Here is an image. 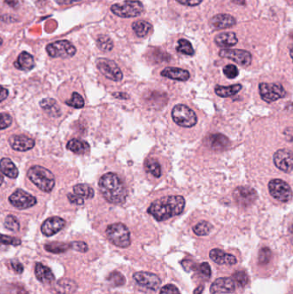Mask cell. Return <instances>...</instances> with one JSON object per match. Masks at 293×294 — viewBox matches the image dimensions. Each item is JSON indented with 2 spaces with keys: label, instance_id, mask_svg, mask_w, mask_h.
<instances>
[{
  "label": "cell",
  "instance_id": "3957f363",
  "mask_svg": "<svg viewBox=\"0 0 293 294\" xmlns=\"http://www.w3.org/2000/svg\"><path fill=\"white\" fill-rule=\"evenodd\" d=\"M27 176L32 183L44 192L49 193L55 186L53 174L45 167L35 165L28 170Z\"/></svg>",
  "mask_w": 293,
  "mask_h": 294
},
{
  "label": "cell",
  "instance_id": "4316f807",
  "mask_svg": "<svg viewBox=\"0 0 293 294\" xmlns=\"http://www.w3.org/2000/svg\"><path fill=\"white\" fill-rule=\"evenodd\" d=\"M66 147L68 150H71L72 152L79 155H84V154L88 153L90 149L89 143L84 141H81L79 139H73L69 141V142L66 145Z\"/></svg>",
  "mask_w": 293,
  "mask_h": 294
},
{
  "label": "cell",
  "instance_id": "ee69618b",
  "mask_svg": "<svg viewBox=\"0 0 293 294\" xmlns=\"http://www.w3.org/2000/svg\"><path fill=\"white\" fill-rule=\"evenodd\" d=\"M1 241L3 245H13V246H19L22 244V241L17 238L10 237V236H1Z\"/></svg>",
  "mask_w": 293,
  "mask_h": 294
},
{
  "label": "cell",
  "instance_id": "1f68e13d",
  "mask_svg": "<svg viewBox=\"0 0 293 294\" xmlns=\"http://www.w3.org/2000/svg\"><path fill=\"white\" fill-rule=\"evenodd\" d=\"M132 30L138 37H145L152 30V25L144 20H139L132 23Z\"/></svg>",
  "mask_w": 293,
  "mask_h": 294
},
{
  "label": "cell",
  "instance_id": "db71d44e",
  "mask_svg": "<svg viewBox=\"0 0 293 294\" xmlns=\"http://www.w3.org/2000/svg\"><path fill=\"white\" fill-rule=\"evenodd\" d=\"M113 97L120 99V100H128L130 97L128 94L124 93V92H116V93H113Z\"/></svg>",
  "mask_w": 293,
  "mask_h": 294
},
{
  "label": "cell",
  "instance_id": "d4e9b609",
  "mask_svg": "<svg viewBox=\"0 0 293 294\" xmlns=\"http://www.w3.org/2000/svg\"><path fill=\"white\" fill-rule=\"evenodd\" d=\"M16 68L21 71H30L35 66V60L33 56L29 52H23L17 58V61L14 63Z\"/></svg>",
  "mask_w": 293,
  "mask_h": 294
},
{
  "label": "cell",
  "instance_id": "ffe728a7",
  "mask_svg": "<svg viewBox=\"0 0 293 294\" xmlns=\"http://www.w3.org/2000/svg\"><path fill=\"white\" fill-rule=\"evenodd\" d=\"M236 289V283L234 280L231 278H218L212 283L211 287V293L215 294H231Z\"/></svg>",
  "mask_w": 293,
  "mask_h": 294
},
{
  "label": "cell",
  "instance_id": "9a60e30c",
  "mask_svg": "<svg viewBox=\"0 0 293 294\" xmlns=\"http://www.w3.org/2000/svg\"><path fill=\"white\" fill-rule=\"evenodd\" d=\"M133 279L142 287L153 291L158 290L161 286V280L158 275L149 272H138L133 275Z\"/></svg>",
  "mask_w": 293,
  "mask_h": 294
},
{
  "label": "cell",
  "instance_id": "8d00e7d4",
  "mask_svg": "<svg viewBox=\"0 0 293 294\" xmlns=\"http://www.w3.org/2000/svg\"><path fill=\"white\" fill-rule=\"evenodd\" d=\"M66 104L74 108H82L84 106V101L78 92H73L72 98L66 101Z\"/></svg>",
  "mask_w": 293,
  "mask_h": 294
},
{
  "label": "cell",
  "instance_id": "277c9868",
  "mask_svg": "<svg viewBox=\"0 0 293 294\" xmlns=\"http://www.w3.org/2000/svg\"><path fill=\"white\" fill-rule=\"evenodd\" d=\"M106 235L109 241L119 248H126L131 245V233L127 226L122 223H116L108 226Z\"/></svg>",
  "mask_w": 293,
  "mask_h": 294
},
{
  "label": "cell",
  "instance_id": "484cf974",
  "mask_svg": "<svg viewBox=\"0 0 293 294\" xmlns=\"http://www.w3.org/2000/svg\"><path fill=\"white\" fill-rule=\"evenodd\" d=\"M78 285L69 279H62L54 285V290L59 294H73L76 291Z\"/></svg>",
  "mask_w": 293,
  "mask_h": 294
},
{
  "label": "cell",
  "instance_id": "603a6c76",
  "mask_svg": "<svg viewBox=\"0 0 293 294\" xmlns=\"http://www.w3.org/2000/svg\"><path fill=\"white\" fill-rule=\"evenodd\" d=\"M161 75L177 81H187L190 78V73L187 70L177 67H167L164 69L161 72Z\"/></svg>",
  "mask_w": 293,
  "mask_h": 294
},
{
  "label": "cell",
  "instance_id": "d6986e66",
  "mask_svg": "<svg viewBox=\"0 0 293 294\" xmlns=\"http://www.w3.org/2000/svg\"><path fill=\"white\" fill-rule=\"evenodd\" d=\"M237 21L233 16L228 14H218L211 18L209 24L215 30H225L235 26Z\"/></svg>",
  "mask_w": 293,
  "mask_h": 294
},
{
  "label": "cell",
  "instance_id": "681fc988",
  "mask_svg": "<svg viewBox=\"0 0 293 294\" xmlns=\"http://www.w3.org/2000/svg\"><path fill=\"white\" fill-rule=\"evenodd\" d=\"M200 272L202 275H204L207 278L211 277V270L210 268V265L208 264V262H203L200 265L199 267Z\"/></svg>",
  "mask_w": 293,
  "mask_h": 294
},
{
  "label": "cell",
  "instance_id": "f546056e",
  "mask_svg": "<svg viewBox=\"0 0 293 294\" xmlns=\"http://www.w3.org/2000/svg\"><path fill=\"white\" fill-rule=\"evenodd\" d=\"M69 248H72V244L62 242H52L45 245L46 251L53 254H62L67 251Z\"/></svg>",
  "mask_w": 293,
  "mask_h": 294
},
{
  "label": "cell",
  "instance_id": "ba28073f",
  "mask_svg": "<svg viewBox=\"0 0 293 294\" xmlns=\"http://www.w3.org/2000/svg\"><path fill=\"white\" fill-rule=\"evenodd\" d=\"M76 48L69 41L62 40L50 43L46 46V52L52 58H72L76 53Z\"/></svg>",
  "mask_w": 293,
  "mask_h": 294
},
{
  "label": "cell",
  "instance_id": "e0dca14e",
  "mask_svg": "<svg viewBox=\"0 0 293 294\" xmlns=\"http://www.w3.org/2000/svg\"><path fill=\"white\" fill-rule=\"evenodd\" d=\"M206 145L214 151H223L230 146V140L222 134H212L208 135L205 140Z\"/></svg>",
  "mask_w": 293,
  "mask_h": 294
},
{
  "label": "cell",
  "instance_id": "7c38bea8",
  "mask_svg": "<svg viewBox=\"0 0 293 294\" xmlns=\"http://www.w3.org/2000/svg\"><path fill=\"white\" fill-rule=\"evenodd\" d=\"M219 56L224 59H231L241 66L247 67L252 63L251 52L241 49H224L219 52Z\"/></svg>",
  "mask_w": 293,
  "mask_h": 294
},
{
  "label": "cell",
  "instance_id": "b9f144b4",
  "mask_svg": "<svg viewBox=\"0 0 293 294\" xmlns=\"http://www.w3.org/2000/svg\"><path fill=\"white\" fill-rule=\"evenodd\" d=\"M272 257V252L268 248H263L260 249L259 254V262L260 264H267L270 261Z\"/></svg>",
  "mask_w": 293,
  "mask_h": 294
},
{
  "label": "cell",
  "instance_id": "f6af8a7d",
  "mask_svg": "<svg viewBox=\"0 0 293 294\" xmlns=\"http://www.w3.org/2000/svg\"><path fill=\"white\" fill-rule=\"evenodd\" d=\"M40 106L45 110H50L52 108H56L57 103L53 98H46L40 102Z\"/></svg>",
  "mask_w": 293,
  "mask_h": 294
},
{
  "label": "cell",
  "instance_id": "7a4b0ae2",
  "mask_svg": "<svg viewBox=\"0 0 293 294\" xmlns=\"http://www.w3.org/2000/svg\"><path fill=\"white\" fill-rule=\"evenodd\" d=\"M99 189L103 198L114 205H121L127 198V190L115 173H107L99 180Z\"/></svg>",
  "mask_w": 293,
  "mask_h": 294
},
{
  "label": "cell",
  "instance_id": "2e32d148",
  "mask_svg": "<svg viewBox=\"0 0 293 294\" xmlns=\"http://www.w3.org/2000/svg\"><path fill=\"white\" fill-rule=\"evenodd\" d=\"M65 226H66L65 219L59 217H52L46 219V221L43 223L41 226V231L44 235L51 237L60 232Z\"/></svg>",
  "mask_w": 293,
  "mask_h": 294
},
{
  "label": "cell",
  "instance_id": "60d3db41",
  "mask_svg": "<svg viewBox=\"0 0 293 294\" xmlns=\"http://www.w3.org/2000/svg\"><path fill=\"white\" fill-rule=\"evenodd\" d=\"M223 72H224V75L226 76L228 79H236L238 76V73H239L238 69L234 65H228L224 66Z\"/></svg>",
  "mask_w": 293,
  "mask_h": 294
},
{
  "label": "cell",
  "instance_id": "7bdbcfd3",
  "mask_svg": "<svg viewBox=\"0 0 293 294\" xmlns=\"http://www.w3.org/2000/svg\"><path fill=\"white\" fill-rule=\"evenodd\" d=\"M12 123V117L10 114L7 113H1L0 115V127L1 129L3 130L5 128H9Z\"/></svg>",
  "mask_w": 293,
  "mask_h": 294
},
{
  "label": "cell",
  "instance_id": "cb8c5ba5",
  "mask_svg": "<svg viewBox=\"0 0 293 294\" xmlns=\"http://www.w3.org/2000/svg\"><path fill=\"white\" fill-rule=\"evenodd\" d=\"M215 43L221 48H231L238 42L236 34L233 32H224L215 36Z\"/></svg>",
  "mask_w": 293,
  "mask_h": 294
},
{
  "label": "cell",
  "instance_id": "680465c9",
  "mask_svg": "<svg viewBox=\"0 0 293 294\" xmlns=\"http://www.w3.org/2000/svg\"><path fill=\"white\" fill-rule=\"evenodd\" d=\"M233 3L236 4H240V5H244L245 4V0H231Z\"/></svg>",
  "mask_w": 293,
  "mask_h": 294
},
{
  "label": "cell",
  "instance_id": "44dd1931",
  "mask_svg": "<svg viewBox=\"0 0 293 294\" xmlns=\"http://www.w3.org/2000/svg\"><path fill=\"white\" fill-rule=\"evenodd\" d=\"M35 275L37 280L43 284H51L55 281L53 271L48 267L39 262L35 266Z\"/></svg>",
  "mask_w": 293,
  "mask_h": 294
},
{
  "label": "cell",
  "instance_id": "6125c7cd",
  "mask_svg": "<svg viewBox=\"0 0 293 294\" xmlns=\"http://www.w3.org/2000/svg\"><path fill=\"white\" fill-rule=\"evenodd\" d=\"M290 231H291V232H293V226H291Z\"/></svg>",
  "mask_w": 293,
  "mask_h": 294
},
{
  "label": "cell",
  "instance_id": "f5cc1de1",
  "mask_svg": "<svg viewBox=\"0 0 293 294\" xmlns=\"http://www.w3.org/2000/svg\"><path fill=\"white\" fill-rule=\"evenodd\" d=\"M284 136L288 141H293V128H288L284 131Z\"/></svg>",
  "mask_w": 293,
  "mask_h": 294
},
{
  "label": "cell",
  "instance_id": "6f0895ef",
  "mask_svg": "<svg viewBox=\"0 0 293 294\" xmlns=\"http://www.w3.org/2000/svg\"><path fill=\"white\" fill-rule=\"evenodd\" d=\"M5 3L10 5L12 8H17L18 5V1L17 0H5Z\"/></svg>",
  "mask_w": 293,
  "mask_h": 294
},
{
  "label": "cell",
  "instance_id": "8fae6325",
  "mask_svg": "<svg viewBox=\"0 0 293 294\" xmlns=\"http://www.w3.org/2000/svg\"><path fill=\"white\" fill-rule=\"evenodd\" d=\"M96 65L102 75L112 81H122L123 78L121 69L113 60L108 59H98L96 60Z\"/></svg>",
  "mask_w": 293,
  "mask_h": 294
},
{
  "label": "cell",
  "instance_id": "d590c367",
  "mask_svg": "<svg viewBox=\"0 0 293 294\" xmlns=\"http://www.w3.org/2000/svg\"><path fill=\"white\" fill-rule=\"evenodd\" d=\"M96 44H97L98 49L102 52H110V51H112L113 48H114L112 40L107 36H99L97 41H96Z\"/></svg>",
  "mask_w": 293,
  "mask_h": 294
},
{
  "label": "cell",
  "instance_id": "30bf717a",
  "mask_svg": "<svg viewBox=\"0 0 293 294\" xmlns=\"http://www.w3.org/2000/svg\"><path fill=\"white\" fill-rule=\"evenodd\" d=\"M233 198L238 206L249 207L253 205L257 198L256 190L248 186L237 187L233 191Z\"/></svg>",
  "mask_w": 293,
  "mask_h": 294
},
{
  "label": "cell",
  "instance_id": "f1b7e54d",
  "mask_svg": "<svg viewBox=\"0 0 293 294\" xmlns=\"http://www.w3.org/2000/svg\"><path fill=\"white\" fill-rule=\"evenodd\" d=\"M242 90V85L240 84L229 85V86H222L217 85L215 87V93L220 98H229L237 94V92Z\"/></svg>",
  "mask_w": 293,
  "mask_h": 294
},
{
  "label": "cell",
  "instance_id": "52a82bcc",
  "mask_svg": "<svg viewBox=\"0 0 293 294\" xmlns=\"http://www.w3.org/2000/svg\"><path fill=\"white\" fill-rule=\"evenodd\" d=\"M268 190L272 197L280 202H289L293 199V190L284 180L278 178L271 180L268 183Z\"/></svg>",
  "mask_w": 293,
  "mask_h": 294
},
{
  "label": "cell",
  "instance_id": "7402d4cb",
  "mask_svg": "<svg viewBox=\"0 0 293 294\" xmlns=\"http://www.w3.org/2000/svg\"><path fill=\"white\" fill-rule=\"evenodd\" d=\"M210 258L212 261L219 265H235L237 263V258L235 257L234 255H231V254H227L223 250L214 248L210 252Z\"/></svg>",
  "mask_w": 293,
  "mask_h": 294
},
{
  "label": "cell",
  "instance_id": "ab89813d",
  "mask_svg": "<svg viewBox=\"0 0 293 294\" xmlns=\"http://www.w3.org/2000/svg\"><path fill=\"white\" fill-rule=\"evenodd\" d=\"M233 279H234L235 283H237V286L240 288H244L249 282L248 275L243 271L236 272L233 275Z\"/></svg>",
  "mask_w": 293,
  "mask_h": 294
},
{
  "label": "cell",
  "instance_id": "74e56055",
  "mask_svg": "<svg viewBox=\"0 0 293 294\" xmlns=\"http://www.w3.org/2000/svg\"><path fill=\"white\" fill-rule=\"evenodd\" d=\"M4 226L11 232H18L20 229L19 221L15 216L8 215L4 220Z\"/></svg>",
  "mask_w": 293,
  "mask_h": 294
},
{
  "label": "cell",
  "instance_id": "7dc6e473",
  "mask_svg": "<svg viewBox=\"0 0 293 294\" xmlns=\"http://www.w3.org/2000/svg\"><path fill=\"white\" fill-rule=\"evenodd\" d=\"M67 198L69 199L70 202L73 204V205H77V206H82L84 204V199L82 198L81 196H79L77 194L70 193L67 195Z\"/></svg>",
  "mask_w": 293,
  "mask_h": 294
},
{
  "label": "cell",
  "instance_id": "d6a6232c",
  "mask_svg": "<svg viewBox=\"0 0 293 294\" xmlns=\"http://www.w3.org/2000/svg\"><path fill=\"white\" fill-rule=\"evenodd\" d=\"M145 168L146 171L152 174L153 177H159L161 176V166L155 158H150L145 161Z\"/></svg>",
  "mask_w": 293,
  "mask_h": 294
},
{
  "label": "cell",
  "instance_id": "5b68a950",
  "mask_svg": "<svg viewBox=\"0 0 293 294\" xmlns=\"http://www.w3.org/2000/svg\"><path fill=\"white\" fill-rule=\"evenodd\" d=\"M110 10L116 16L131 18L140 16L144 12V6L138 0H126L122 3L114 4Z\"/></svg>",
  "mask_w": 293,
  "mask_h": 294
},
{
  "label": "cell",
  "instance_id": "6da1fadb",
  "mask_svg": "<svg viewBox=\"0 0 293 294\" xmlns=\"http://www.w3.org/2000/svg\"><path fill=\"white\" fill-rule=\"evenodd\" d=\"M186 201L181 196H168L157 199L149 206L148 213L157 221H165L180 215L184 211Z\"/></svg>",
  "mask_w": 293,
  "mask_h": 294
},
{
  "label": "cell",
  "instance_id": "11a10c76",
  "mask_svg": "<svg viewBox=\"0 0 293 294\" xmlns=\"http://www.w3.org/2000/svg\"><path fill=\"white\" fill-rule=\"evenodd\" d=\"M57 3H59L60 5H69V4H73V3H78L82 0H55Z\"/></svg>",
  "mask_w": 293,
  "mask_h": 294
},
{
  "label": "cell",
  "instance_id": "8992f818",
  "mask_svg": "<svg viewBox=\"0 0 293 294\" xmlns=\"http://www.w3.org/2000/svg\"><path fill=\"white\" fill-rule=\"evenodd\" d=\"M172 119L183 128H193L197 123V115L191 108L183 104H178L172 110Z\"/></svg>",
  "mask_w": 293,
  "mask_h": 294
},
{
  "label": "cell",
  "instance_id": "9f6ffc18",
  "mask_svg": "<svg viewBox=\"0 0 293 294\" xmlns=\"http://www.w3.org/2000/svg\"><path fill=\"white\" fill-rule=\"evenodd\" d=\"M8 95H9V91H8L7 89L2 87V88H1V95H0L1 101H4V100L6 99L7 97H8Z\"/></svg>",
  "mask_w": 293,
  "mask_h": 294
},
{
  "label": "cell",
  "instance_id": "5bb4252c",
  "mask_svg": "<svg viewBox=\"0 0 293 294\" xmlns=\"http://www.w3.org/2000/svg\"><path fill=\"white\" fill-rule=\"evenodd\" d=\"M274 165L285 173L293 170V153L290 150L280 149L274 155Z\"/></svg>",
  "mask_w": 293,
  "mask_h": 294
},
{
  "label": "cell",
  "instance_id": "4fadbf2b",
  "mask_svg": "<svg viewBox=\"0 0 293 294\" xmlns=\"http://www.w3.org/2000/svg\"><path fill=\"white\" fill-rule=\"evenodd\" d=\"M10 204L17 209L30 208L37 204V199L32 195L23 190H17L9 197Z\"/></svg>",
  "mask_w": 293,
  "mask_h": 294
},
{
  "label": "cell",
  "instance_id": "91938a15",
  "mask_svg": "<svg viewBox=\"0 0 293 294\" xmlns=\"http://www.w3.org/2000/svg\"><path fill=\"white\" fill-rule=\"evenodd\" d=\"M203 289H204V288H203L202 286L198 287V288L195 290V294H201V293H202V291H203Z\"/></svg>",
  "mask_w": 293,
  "mask_h": 294
},
{
  "label": "cell",
  "instance_id": "94428289",
  "mask_svg": "<svg viewBox=\"0 0 293 294\" xmlns=\"http://www.w3.org/2000/svg\"><path fill=\"white\" fill-rule=\"evenodd\" d=\"M290 57L291 59H293V46H292L290 48Z\"/></svg>",
  "mask_w": 293,
  "mask_h": 294
},
{
  "label": "cell",
  "instance_id": "f907efd6",
  "mask_svg": "<svg viewBox=\"0 0 293 294\" xmlns=\"http://www.w3.org/2000/svg\"><path fill=\"white\" fill-rule=\"evenodd\" d=\"M178 3L187 6H197L203 0H176Z\"/></svg>",
  "mask_w": 293,
  "mask_h": 294
},
{
  "label": "cell",
  "instance_id": "83f0119b",
  "mask_svg": "<svg viewBox=\"0 0 293 294\" xmlns=\"http://www.w3.org/2000/svg\"><path fill=\"white\" fill-rule=\"evenodd\" d=\"M0 167H1V172L3 176H6L10 178H16L18 176L19 173L18 169L10 158H6V157L2 158Z\"/></svg>",
  "mask_w": 293,
  "mask_h": 294
},
{
  "label": "cell",
  "instance_id": "816d5d0a",
  "mask_svg": "<svg viewBox=\"0 0 293 294\" xmlns=\"http://www.w3.org/2000/svg\"><path fill=\"white\" fill-rule=\"evenodd\" d=\"M11 268L17 274H22L23 272V266L21 262L17 261H11Z\"/></svg>",
  "mask_w": 293,
  "mask_h": 294
},
{
  "label": "cell",
  "instance_id": "bcb514c9",
  "mask_svg": "<svg viewBox=\"0 0 293 294\" xmlns=\"http://www.w3.org/2000/svg\"><path fill=\"white\" fill-rule=\"evenodd\" d=\"M72 244V248L76 251L81 252V253H85L89 250L88 245L85 242L83 241H75V242L71 243Z\"/></svg>",
  "mask_w": 293,
  "mask_h": 294
},
{
  "label": "cell",
  "instance_id": "836d02e7",
  "mask_svg": "<svg viewBox=\"0 0 293 294\" xmlns=\"http://www.w3.org/2000/svg\"><path fill=\"white\" fill-rule=\"evenodd\" d=\"M176 50L178 52L185 54V55L193 56L195 54V50L193 49L191 43L186 39H180L178 41Z\"/></svg>",
  "mask_w": 293,
  "mask_h": 294
},
{
  "label": "cell",
  "instance_id": "4dcf8cb0",
  "mask_svg": "<svg viewBox=\"0 0 293 294\" xmlns=\"http://www.w3.org/2000/svg\"><path fill=\"white\" fill-rule=\"evenodd\" d=\"M73 192L85 199H92L95 196V191L91 187L82 183L73 187Z\"/></svg>",
  "mask_w": 293,
  "mask_h": 294
},
{
  "label": "cell",
  "instance_id": "c3c4849f",
  "mask_svg": "<svg viewBox=\"0 0 293 294\" xmlns=\"http://www.w3.org/2000/svg\"><path fill=\"white\" fill-rule=\"evenodd\" d=\"M159 294H181L180 291L175 285L168 284L165 285L160 290Z\"/></svg>",
  "mask_w": 293,
  "mask_h": 294
},
{
  "label": "cell",
  "instance_id": "ac0fdd59",
  "mask_svg": "<svg viewBox=\"0 0 293 294\" xmlns=\"http://www.w3.org/2000/svg\"><path fill=\"white\" fill-rule=\"evenodd\" d=\"M9 142L13 150L20 152L28 151L33 149L36 144L33 139L23 135H12L9 139Z\"/></svg>",
  "mask_w": 293,
  "mask_h": 294
},
{
  "label": "cell",
  "instance_id": "9c48e42d",
  "mask_svg": "<svg viewBox=\"0 0 293 294\" xmlns=\"http://www.w3.org/2000/svg\"><path fill=\"white\" fill-rule=\"evenodd\" d=\"M260 98L267 103H272L286 96V90L278 83H260L259 85Z\"/></svg>",
  "mask_w": 293,
  "mask_h": 294
},
{
  "label": "cell",
  "instance_id": "e575fe53",
  "mask_svg": "<svg viewBox=\"0 0 293 294\" xmlns=\"http://www.w3.org/2000/svg\"><path fill=\"white\" fill-rule=\"evenodd\" d=\"M213 226L208 221H201L193 227V231L197 236H207L211 232Z\"/></svg>",
  "mask_w": 293,
  "mask_h": 294
},
{
  "label": "cell",
  "instance_id": "f35d334b",
  "mask_svg": "<svg viewBox=\"0 0 293 294\" xmlns=\"http://www.w3.org/2000/svg\"><path fill=\"white\" fill-rule=\"evenodd\" d=\"M108 281L115 287H120L125 284L126 279L120 272H112L108 277Z\"/></svg>",
  "mask_w": 293,
  "mask_h": 294
}]
</instances>
